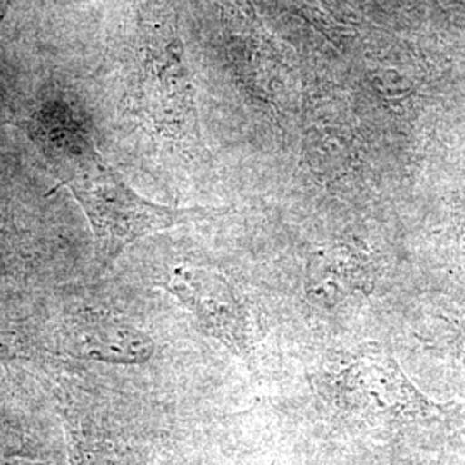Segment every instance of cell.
Listing matches in <instances>:
<instances>
[{
	"mask_svg": "<svg viewBox=\"0 0 465 465\" xmlns=\"http://www.w3.org/2000/svg\"><path fill=\"white\" fill-rule=\"evenodd\" d=\"M61 184L88 219L99 272L109 271L123 252L143 236L214 214L200 207L174 209L143 199L100 155L97 147L84 138L67 152Z\"/></svg>",
	"mask_w": 465,
	"mask_h": 465,
	"instance_id": "obj_1",
	"label": "cell"
},
{
	"mask_svg": "<svg viewBox=\"0 0 465 465\" xmlns=\"http://www.w3.org/2000/svg\"><path fill=\"white\" fill-rule=\"evenodd\" d=\"M167 288L197 317L205 331L238 351L247 349L249 314L223 274L203 267H178Z\"/></svg>",
	"mask_w": 465,
	"mask_h": 465,
	"instance_id": "obj_2",
	"label": "cell"
},
{
	"mask_svg": "<svg viewBox=\"0 0 465 465\" xmlns=\"http://www.w3.org/2000/svg\"><path fill=\"white\" fill-rule=\"evenodd\" d=\"M5 11H7V0H0V25H2L4 16H5Z\"/></svg>",
	"mask_w": 465,
	"mask_h": 465,
	"instance_id": "obj_3",
	"label": "cell"
}]
</instances>
